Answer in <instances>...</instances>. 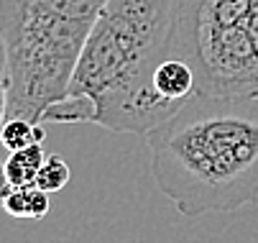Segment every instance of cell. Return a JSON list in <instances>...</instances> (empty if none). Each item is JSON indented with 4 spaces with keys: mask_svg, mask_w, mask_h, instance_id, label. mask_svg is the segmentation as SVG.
<instances>
[{
    "mask_svg": "<svg viewBox=\"0 0 258 243\" xmlns=\"http://www.w3.org/2000/svg\"><path fill=\"white\" fill-rule=\"evenodd\" d=\"M176 0H107L97 13L61 100L41 123H95L113 133L146 136L181 105L154 87L169 56Z\"/></svg>",
    "mask_w": 258,
    "mask_h": 243,
    "instance_id": "6da1fadb",
    "label": "cell"
},
{
    "mask_svg": "<svg viewBox=\"0 0 258 243\" xmlns=\"http://www.w3.org/2000/svg\"><path fill=\"white\" fill-rule=\"evenodd\" d=\"M146 144L151 177L181 215L258 205V97L195 92Z\"/></svg>",
    "mask_w": 258,
    "mask_h": 243,
    "instance_id": "7a4b0ae2",
    "label": "cell"
},
{
    "mask_svg": "<svg viewBox=\"0 0 258 243\" xmlns=\"http://www.w3.org/2000/svg\"><path fill=\"white\" fill-rule=\"evenodd\" d=\"M107 0H0L8 46V118L41 123L61 100L82 44Z\"/></svg>",
    "mask_w": 258,
    "mask_h": 243,
    "instance_id": "3957f363",
    "label": "cell"
},
{
    "mask_svg": "<svg viewBox=\"0 0 258 243\" xmlns=\"http://www.w3.org/2000/svg\"><path fill=\"white\" fill-rule=\"evenodd\" d=\"M169 54L202 95L258 97V0H176Z\"/></svg>",
    "mask_w": 258,
    "mask_h": 243,
    "instance_id": "277c9868",
    "label": "cell"
},
{
    "mask_svg": "<svg viewBox=\"0 0 258 243\" xmlns=\"http://www.w3.org/2000/svg\"><path fill=\"white\" fill-rule=\"evenodd\" d=\"M154 87L161 97L171 100V102H187L195 92H197V85H195V72L192 67L179 59V56H166L154 72Z\"/></svg>",
    "mask_w": 258,
    "mask_h": 243,
    "instance_id": "5b68a950",
    "label": "cell"
},
{
    "mask_svg": "<svg viewBox=\"0 0 258 243\" xmlns=\"http://www.w3.org/2000/svg\"><path fill=\"white\" fill-rule=\"evenodd\" d=\"M46 159V151L41 144H31L26 149L11 151V156L6 159V174L8 182L13 187H31L36 182V174Z\"/></svg>",
    "mask_w": 258,
    "mask_h": 243,
    "instance_id": "8992f818",
    "label": "cell"
},
{
    "mask_svg": "<svg viewBox=\"0 0 258 243\" xmlns=\"http://www.w3.org/2000/svg\"><path fill=\"white\" fill-rule=\"evenodd\" d=\"M6 213L13 218H33V220H41L49 215V192L39 190V187H13L11 195L3 202Z\"/></svg>",
    "mask_w": 258,
    "mask_h": 243,
    "instance_id": "52a82bcc",
    "label": "cell"
},
{
    "mask_svg": "<svg viewBox=\"0 0 258 243\" xmlns=\"http://www.w3.org/2000/svg\"><path fill=\"white\" fill-rule=\"evenodd\" d=\"M44 123H31L26 118H6L0 126V146L8 151L26 149L31 144H44Z\"/></svg>",
    "mask_w": 258,
    "mask_h": 243,
    "instance_id": "ba28073f",
    "label": "cell"
},
{
    "mask_svg": "<svg viewBox=\"0 0 258 243\" xmlns=\"http://www.w3.org/2000/svg\"><path fill=\"white\" fill-rule=\"evenodd\" d=\"M69 177H72L69 164L61 156H56V154H46V159H44V164L39 169V174H36L33 187H39V190L54 195V192H59L69 182Z\"/></svg>",
    "mask_w": 258,
    "mask_h": 243,
    "instance_id": "9c48e42d",
    "label": "cell"
},
{
    "mask_svg": "<svg viewBox=\"0 0 258 243\" xmlns=\"http://www.w3.org/2000/svg\"><path fill=\"white\" fill-rule=\"evenodd\" d=\"M0 82L8 85V46L3 39V31H0Z\"/></svg>",
    "mask_w": 258,
    "mask_h": 243,
    "instance_id": "30bf717a",
    "label": "cell"
},
{
    "mask_svg": "<svg viewBox=\"0 0 258 243\" xmlns=\"http://www.w3.org/2000/svg\"><path fill=\"white\" fill-rule=\"evenodd\" d=\"M13 185L8 182V174H6V161H0V205L6 202V197L11 195Z\"/></svg>",
    "mask_w": 258,
    "mask_h": 243,
    "instance_id": "8fae6325",
    "label": "cell"
},
{
    "mask_svg": "<svg viewBox=\"0 0 258 243\" xmlns=\"http://www.w3.org/2000/svg\"><path fill=\"white\" fill-rule=\"evenodd\" d=\"M8 118V85L0 82V126Z\"/></svg>",
    "mask_w": 258,
    "mask_h": 243,
    "instance_id": "7c38bea8",
    "label": "cell"
}]
</instances>
